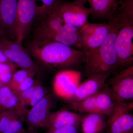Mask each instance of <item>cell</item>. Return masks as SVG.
<instances>
[{"mask_svg": "<svg viewBox=\"0 0 133 133\" xmlns=\"http://www.w3.org/2000/svg\"><path fill=\"white\" fill-rule=\"evenodd\" d=\"M27 48L43 67L52 71L74 69L84 63L85 52L56 42H45L32 39Z\"/></svg>", "mask_w": 133, "mask_h": 133, "instance_id": "obj_1", "label": "cell"}, {"mask_svg": "<svg viewBox=\"0 0 133 133\" xmlns=\"http://www.w3.org/2000/svg\"><path fill=\"white\" fill-rule=\"evenodd\" d=\"M33 38L45 42H56L77 47L79 30L65 24L53 10L39 19Z\"/></svg>", "mask_w": 133, "mask_h": 133, "instance_id": "obj_2", "label": "cell"}, {"mask_svg": "<svg viewBox=\"0 0 133 133\" xmlns=\"http://www.w3.org/2000/svg\"><path fill=\"white\" fill-rule=\"evenodd\" d=\"M118 30L113 26L104 43L99 47L85 52L84 73L87 77L95 74L110 75L118 68L115 41Z\"/></svg>", "mask_w": 133, "mask_h": 133, "instance_id": "obj_3", "label": "cell"}, {"mask_svg": "<svg viewBox=\"0 0 133 133\" xmlns=\"http://www.w3.org/2000/svg\"><path fill=\"white\" fill-rule=\"evenodd\" d=\"M87 0H76L64 2L59 0L52 10L62 19L65 24L79 30L88 22L91 14L90 8L84 4Z\"/></svg>", "mask_w": 133, "mask_h": 133, "instance_id": "obj_4", "label": "cell"}, {"mask_svg": "<svg viewBox=\"0 0 133 133\" xmlns=\"http://www.w3.org/2000/svg\"><path fill=\"white\" fill-rule=\"evenodd\" d=\"M112 27L108 23L88 22L79 30L77 47L85 52L99 47L107 38Z\"/></svg>", "mask_w": 133, "mask_h": 133, "instance_id": "obj_5", "label": "cell"}, {"mask_svg": "<svg viewBox=\"0 0 133 133\" xmlns=\"http://www.w3.org/2000/svg\"><path fill=\"white\" fill-rule=\"evenodd\" d=\"M0 49L16 66L35 72L37 76L42 73V69L33 61L27 50L19 41L6 40L0 42Z\"/></svg>", "mask_w": 133, "mask_h": 133, "instance_id": "obj_6", "label": "cell"}, {"mask_svg": "<svg viewBox=\"0 0 133 133\" xmlns=\"http://www.w3.org/2000/svg\"><path fill=\"white\" fill-rule=\"evenodd\" d=\"M132 108V102L129 104L117 98L114 109L108 116L109 132L133 133V116L130 112Z\"/></svg>", "mask_w": 133, "mask_h": 133, "instance_id": "obj_7", "label": "cell"}, {"mask_svg": "<svg viewBox=\"0 0 133 133\" xmlns=\"http://www.w3.org/2000/svg\"><path fill=\"white\" fill-rule=\"evenodd\" d=\"M81 78V72L74 69L58 71L53 82L54 92L59 97L70 101L80 84Z\"/></svg>", "mask_w": 133, "mask_h": 133, "instance_id": "obj_8", "label": "cell"}, {"mask_svg": "<svg viewBox=\"0 0 133 133\" xmlns=\"http://www.w3.org/2000/svg\"><path fill=\"white\" fill-rule=\"evenodd\" d=\"M37 15L34 0H19L17 10L16 40L22 43Z\"/></svg>", "mask_w": 133, "mask_h": 133, "instance_id": "obj_9", "label": "cell"}, {"mask_svg": "<svg viewBox=\"0 0 133 133\" xmlns=\"http://www.w3.org/2000/svg\"><path fill=\"white\" fill-rule=\"evenodd\" d=\"M133 26L124 27L118 30L115 41L118 69L133 65Z\"/></svg>", "mask_w": 133, "mask_h": 133, "instance_id": "obj_10", "label": "cell"}, {"mask_svg": "<svg viewBox=\"0 0 133 133\" xmlns=\"http://www.w3.org/2000/svg\"><path fill=\"white\" fill-rule=\"evenodd\" d=\"M108 85L117 97L123 100L133 98V65L121 69L109 79Z\"/></svg>", "mask_w": 133, "mask_h": 133, "instance_id": "obj_11", "label": "cell"}, {"mask_svg": "<svg viewBox=\"0 0 133 133\" xmlns=\"http://www.w3.org/2000/svg\"><path fill=\"white\" fill-rule=\"evenodd\" d=\"M54 105L53 97L50 94H47L41 101L28 110L25 120L29 132L44 127Z\"/></svg>", "mask_w": 133, "mask_h": 133, "instance_id": "obj_12", "label": "cell"}, {"mask_svg": "<svg viewBox=\"0 0 133 133\" xmlns=\"http://www.w3.org/2000/svg\"><path fill=\"white\" fill-rule=\"evenodd\" d=\"M19 0H0V23L9 39L16 40L17 10Z\"/></svg>", "mask_w": 133, "mask_h": 133, "instance_id": "obj_13", "label": "cell"}, {"mask_svg": "<svg viewBox=\"0 0 133 133\" xmlns=\"http://www.w3.org/2000/svg\"><path fill=\"white\" fill-rule=\"evenodd\" d=\"M82 118L80 115L68 110L51 112L44 127L50 130L68 126L77 127L81 123Z\"/></svg>", "mask_w": 133, "mask_h": 133, "instance_id": "obj_14", "label": "cell"}, {"mask_svg": "<svg viewBox=\"0 0 133 133\" xmlns=\"http://www.w3.org/2000/svg\"><path fill=\"white\" fill-rule=\"evenodd\" d=\"M110 76L108 74H99L88 76L85 81L80 84L73 97L69 101L83 99L97 93L104 86Z\"/></svg>", "mask_w": 133, "mask_h": 133, "instance_id": "obj_15", "label": "cell"}, {"mask_svg": "<svg viewBox=\"0 0 133 133\" xmlns=\"http://www.w3.org/2000/svg\"><path fill=\"white\" fill-rule=\"evenodd\" d=\"M92 17L109 21L118 7L119 0H88Z\"/></svg>", "mask_w": 133, "mask_h": 133, "instance_id": "obj_16", "label": "cell"}, {"mask_svg": "<svg viewBox=\"0 0 133 133\" xmlns=\"http://www.w3.org/2000/svg\"><path fill=\"white\" fill-rule=\"evenodd\" d=\"M117 98L106 83L103 88L96 94L95 105L97 113L109 116L114 109Z\"/></svg>", "mask_w": 133, "mask_h": 133, "instance_id": "obj_17", "label": "cell"}, {"mask_svg": "<svg viewBox=\"0 0 133 133\" xmlns=\"http://www.w3.org/2000/svg\"><path fill=\"white\" fill-rule=\"evenodd\" d=\"M19 108L27 110L22 106L18 95L8 85L0 88V113L9 109Z\"/></svg>", "mask_w": 133, "mask_h": 133, "instance_id": "obj_18", "label": "cell"}, {"mask_svg": "<svg viewBox=\"0 0 133 133\" xmlns=\"http://www.w3.org/2000/svg\"><path fill=\"white\" fill-rule=\"evenodd\" d=\"M102 115L92 113L82 116L81 123L83 133H98L102 131L106 125Z\"/></svg>", "mask_w": 133, "mask_h": 133, "instance_id": "obj_19", "label": "cell"}, {"mask_svg": "<svg viewBox=\"0 0 133 133\" xmlns=\"http://www.w3.org/2000/svg\"><path fill=\"white\" fill-rule=\"evenodd\" d=\"M96 94L83 99L69 101V107L79 112L97 113L95 105Z\"/></svg>", "mask_w": 133, "mask_h": 133, "instance_id": "obj_20", "label": "cell"}, {"mask_svg": "<svg viewBox=\"0 0 133 133\" xmlns=\"http://www.w3.org/2000/svg\"><path fill=\"white\" fill-rule=\"evenodd\" d=\"M28 111L16 108L9 109L2 112L0 116V133H3L13 121L26 115Z\"/></svg>", "mask_w": 133, "mask_h": 133, "instance_id": "obj_21", "label": "cell"}, {"mask_svg": "<svg viewBox=\"0 0 133 133\" xmlns=\"http://www.w3.org/2000/svg\"><path fill=\"white\" fill-rule=\"evenodd\" d=\"M35 76H37L35 72L26 69H21L17 71H16L13 74L9 86L12 90H14L25 79L28 77H34Z\"/></svg>", "mask_w": 133, "mask_h": 133, "instance_id": "obj_22", "label": "cell"}, {"mask_svg": "<svg viewBox=\"0 0 133 133\" xmlns=\"http://www.w3.org/2000/svg\"><path fill=\"white\" fill-rule=\"evenodd\" d=\"M59 0H34L37 8V19H39L52 11Z\"/></svg>", "mask_w": 133, "mask_h": 133, "instance_id": "obj_23", "label": "cell"}, {"mask_svg": "<svg viewBox=\"0 0 133 133\" xmlns=\"http://www.w3.org/2000/svg\"><path fill=\"white\" fill-rule=\"evenodd\" d=\"M47 94L45 88L39 81H36L29 105L32 107L41 101Z\"/></svg>", "mask_w": 133, "mask_h": 133, "instance_id": "obj_24", "label": "cell"}, {"mask_svg": "<svg viewBox=\"0 0 133 133\" xmlns=\"http://www.w3.org/2000/svg\"><path fill=\"white\" fill-rule=\"evenodd\" d=\"M25 116H21L13 121L3 133H16L23 130V123L25 120Z\"/></svg>", "mask_w": 133, "mask_h": 133, "instance_id": "obj_25", "label": "cell"}, {"mask_svg": "<svg viewBox=\"0 0 133 133\" xmlns=\"http://www.w3.org/2000/svg\"><path fill=\"white\" fill-rule=\"evenodd\" d=\"M34 77H29L27 78L13 91L17 95H19L21 93L29 89L35 84L36 81H35Z\"/></svg>", "mask_w": 133, "mask_h": 133, "instance_id": "obj_26", "label": "cell"}, {"mask_svg": "<svg viewBox=\"0 0 133 133\" xmlns=\"http://www.w3.org/2000/svg\"><path fill=\"white\" fill-rule=\"evenodd\" d=\"M35 84L29 89L23 92L18 95L21 105L22 106L25 108H26V106L29 105L30 101L35 87Z\"/></svg>", "mask_w": 133, "mask_h": 133, "instance_id": "obj_27", "label": "cell"}, {"mask_svg": "<svg viewBox=\"0 0 133 133\" xmlns=\"http://www.w3.org/2000/svg\"><path fill=\"white\" fill-rule=\"evenodd\" d=\"M77 127L75 126H68L48 130L47 133H77Z\"/></svg>", "mask_w": 133, "mask_h": 133, "instance_id": "obj_28", "label": "cell"}, {"mask_svg": "<svg viewBox=\"0 0 133 133\" xmlns=\"http://www.w3.org/2000/svg\"><path fill=\"white\" fill-rule=\"evenodd\" d=\"M16 71V66L15 65L0 63V75L9 72H15Z\"/></svg>", "mask_w": 133, "mask_h": 133, "instance_id": "obj_29", "label": "cell"}, {"mask_svg": "<svg viewBox=\"0 0 133 133\" xmlns=\"http://www.w3.org/2000/svg\"><path fill=\"white\" fill-rule=\"evenodd\" d=\"M14 72L11 71L9 72L0 75V81L2 83L3 85H9L12 79Z\"/></svg>", "mask_w": 133, "mask_h": 133, "instance_id": "obj_30", "label": "cell"}, {"mask_svg": "<svg viewBox=\"0 0 133 133\" xmlns=\"http://www.w3.org/2000/svg\"><path fill=\"white\" fill-rule=\"evenodd\" d=\"M9 39H10L9 37L5 33L0 23V42H2Z\"/></svg>", "mask_w": 133, "mask_h": 133, "instance_id": "obj_31", "label": "cell"}, {"mask_svg": "<svg viewBox=\"0 0 133 133\" xmlns=\"http://www.w3.org/2000/svg\"><path fill=\"white\" fill-rule=\"evenodd\" d=\"M0 63H6L9 64L15 65L8 59L4 55L3 52H2V51L1 49H0Z\"/></svg>", "mask_w": 133, "mask_h": 133, "instance_id": "obj_32", "label": "cell"}, {"mask_svg": "<svg viewBox=\"0 0 133 133\" xmlns=\"http://www.w3.org/2000/svg\"><path fill=\"white\" fill-rule=\"evenodd\" d=\"M16 133H25V132H24V130H22V131H19V132H17Z\"/></svg>", "mask_w": 133, "mask_h": 133, "instance_id": "obj_33", "label": "cell"}, {"mask_svg": "<svg viewBox=\"0 0 133 133\" xmlns=\"http://www.w3.org/2000/svg\"><path fill=\"white\" fill-rule=\"evenodd\" d=\"M3 84H2V83H1V81H0V88H1L2 87V86Z\"/></svg>", "mask_w": 133, "mask_h": 133, "instance_id": "obj_34", "label": "cell"}, {"mask_svg": "<svg viewBox=\"0 0 133 133\" xmlns=\"http://www.w3.org/2000/svg\"><path fill=\"white\" fill-rule=\"evenodd\" d=\"M105 133H110L109 132V131H107V132H106Z\"/></svg>", "mask_w": 133, "mask_h": 133, "instance_id": "obj_35", "label": "cell"}, {"mask_svg": "<svg viewBox=\"0 0 133 133\" xmlns=\"http://www.w3.org/2000/svg\"><path fill=\"white\" fill-rule=\"evenodd\" d=\"M1 113H0V116H1Z\"/></svg>", "mask_w": 133, "mask_h": 133, "instance_id": "obj_36", "label": "cell"}]
</instances>
